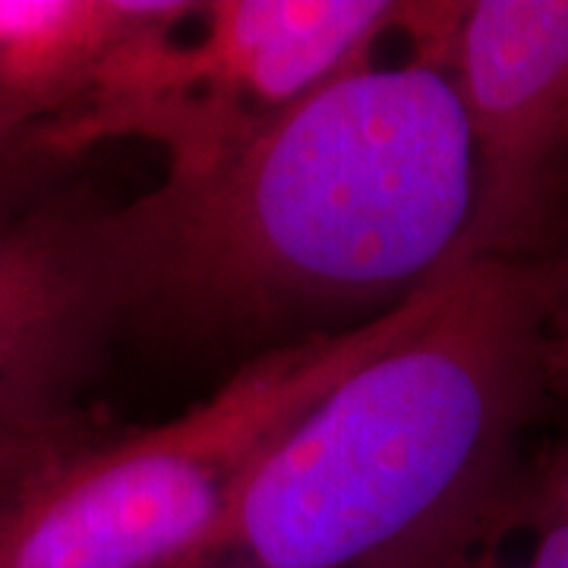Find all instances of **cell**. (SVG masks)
<instances>
[{
	"label": "cell",
	"instance_id": "cell-1",
	"mask_svg": "<svg viewBox=\"0 0 568 568\" xmlns=\"http://www.w3.org/2000/svg\"><path fill=\"white\" fill-rule=\"evenodd\" d=\"M474 205V145L443 70L361 61L224 162L99 209L121 328L244 342L388 313L439 275Z\"/></svg>",
	"mask_w": 568,
	"mask_h": 568
},
{
	"label": "cell",
	"instance_id": "cell-2",
	"mask_svg": "<svg viewBox=\"0 0 568 568\" xmlns=\"http://www.w3.org/2000/svg\"><path fill=\"white\" fill-rule=\"evenodd\" d=\"M549 395L537 260L448 263L424 316L256 458L209 568H470L515 528L518 448Z\"/></svg>",
	"mask_w": 568,
	"mask_h": 568
},
{
	"label": "cell",
	"instance_id": "cell-3",
	"mask_svg": "<svg viewBox=\"0 0 568 568\" xmlns=\"http://www.w3.org/2000/svg\"><path fill=\"white\" fill-rule=\"evenodd\" d=\"M436 282L376 320L265 347L178 420L63 448L0 499V568H209L256 458L345 373L402 338Z\"/></svg>",
	"mask_w": 568,
	"mask_h": 568
},
{
	"label": "cell",
	"instance_id": "cell-4",
	"mask_svg": "<svg viewBox=\"0 0 568 568\" xmlns=\"http://www.w3.org/2000/svg\"><path fill=\"white\" fill-rule=\"evenodd\" d=\"M402 20L395 0H152L80 99L36 126V152L63 162L133 136L162 145L168 178H196Z\"/></svg>",
	"mask_w": 568,
	"mask_h": 568
},
{
	"label": "cell",
	"instance_id": "cell-5",
	"mask_svg": "<svg viewBox=\"0 0 568 568\" xmlns=\"http://www.w3.org/2000/svg\"><path fill=\"white\" fill-rule=\"evenodd\" d=\"M439 70L474 145L452 263L537 256L568 186V0L458 3Z\"/></svg>",
	"mask_w": 568,
	"mask_h": 568
},
{
	"label": "cell",
	"instance_id": "cell-6",
	"mask_svg": "<svg viewBox=\"0 0 568 568\" xmlns=\"http://www.w3.org/2000/svg\"><path fill=\"white\" fill-rule=\"evenodd\" d=\"M118 332L95 205L0 219V429L85 439L77 395Z\"/></svg>",
	"mask_w": 568,
	"mask_h": 568
},
{
	"label": "cell",
	"instance_id": "cell-7",
	"mask_svg": "<svg viewBox=\"0 0 568 568\" xmlns=\"http://www.w3.org/2000/svg\"><path fill=\"white\" fill-rule=\"evenodd\" d=\"M149 10L152 0H0V108L54 118Z\"/></svg>",
	"mask_w": 568,
	"mask_h": 568
},
{
	"label": "cell",
	"instance_id": "cell-8",
	"mask_svg": "<svg viewBox=\"0 0 568 568\" xmlns=\"http://www.w3.org/2000/svg\"><path fill=\"white\" fill-rule=\"evenodd\" d=\"M552 395H562L568 405V373L552 376ZM534 518L568 521V420L556 446L549 448L528 477H521L515 525H528Z\"/></svg>",
	"mask_w": 568,
	"mask_h": 568
},
{
	"label": "cell",
	"instance_id": "cell-9",
	"mask_svg": "<svg viewBox=\"0 0 568 568\" xmlns=\"http://www.w3.org/2000/svg\"><path fill=\"white\" fill-rule=\"evenodd\" d=\"M547 291L549 347H552V376L568 373V237L552 253L534 256Z\"/></svg>",
	"mask_w": 568,
	"mask_h": 568
},
{
	"label": "cell",
	"instance_id": "cell-10",
	"mask_svg": "<svg viewBox=\"0 0 568 568\" xmlns=\"http://www.w3.org/2000/svg\"><path fill=\"white\" fill-rule=\"evenodd\" d=\"M82 439L73 443H61V439H41V436H29V433H17V429H0V499L17 489L32 477L39 467H44L51 458H58L63 448L77 446Z\"/></svg>",
	"mask_w": 568,
	"mask_h": 568
},
{
	"label": "cell",
	"instance_id": "cell-11",
	"mask_svg": "<svg viewBox=\"0 0 568 568\" xmlns=\"http://www.w3.org/2000/svg\"><path fill=\"white\" fill-rule=\"evenodd\" d=\"M39 121L20 111L0 108V193L20 174L26 164H39V152L32 145Z\"/></svg>",
	"mask_w": 568,
	"mask_h": 568
},
{
	"label": "cell",
	"instance_id": "cell-12",
	"mask_svg": "<svg viewBox=\"0 0 568 568\" xmlns=\"http://www.w3.org/2000/svg\"><path fill=\"white\" fill-rule=\"evenodd\" d=\"M528 525L537 530V537L525 568H568V521L534 518Z\"/></svg>",
	"mask_w": 568,
	"mask_h": 568
},
{
	"label": "cell",
	"instance_id": "cell-13",
	"mask_svg": "<svg viewBox=\"0 0 568 568\" xmlns=\"http://www.w3.org/2000/svg\"><path fill=\"white\" fill-rule=\"evenodd\" d=\"M212 568H241V566H212Z\"/></svg>",
	"mask_w": 568,
	"mask_h": 568
}]
</instances>
